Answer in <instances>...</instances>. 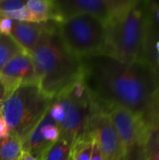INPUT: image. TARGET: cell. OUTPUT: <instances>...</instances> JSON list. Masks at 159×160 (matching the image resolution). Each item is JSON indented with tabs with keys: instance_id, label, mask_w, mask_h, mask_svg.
Masks as SVG:
<instances>
[{
	"instance_id": "6da1fadb",
	"label": "cell",
	"mask_w": 159,
	"mask_h": 160,
	"mask_svg": "<svg viewBox=\"0 0 159 160\" xmlns=\"http://www.w3.org/2000/svg\"><path fill=\"white\" fill-rule=\"evenodd\" d=\"M82 81L101 110L125 109L147 127L159 118V74L146 61L126 63L99 54L81 58Z\"/></svg>"
},
{
	"instance_id": "7a4b0ae2",
	"label": "cell",
	"mask_w": 159,
	"mask_h": 160,
	"mask_svg": "<svg viewBox=\"0 0 159 160\" xmlns=\"http://www.w3.org/2000/svg\"><path fill=\"white\" fill-rule=\"evenodd\" d=\"M29 54L34 64L38 87L52 99L82 80L81 58L66 47L58 34L55 22Z\"/></svg>"
},
{
	"instance_id": "3957f363",
	"label": "cell",
	"mask_w": 159,
	"mask_h": 160,
	"mask_svg": "<svg viewBox=\"0 0 159 160\" xmlns=\"http://www.w3.org/2000/svg\"><path fill=\"white\" fill-rule=\"evenodd\" d=\"M106 33L104 55L126 63L146 61L150 34L149 1L133 0L106 25Z\"/></svg>"
},
{
	"instance_id": "277c9868",
	"label": "cell",
	"mask_w": 159,
	"mask_h": 160,
	"mask_svg": "<svg viewBox=\"0 0 159 160\" xmlns=\"http://www.w3.org/2000/svg\"><path fill=\"white\" fill-rule=\"evenodd\" d=\"M52 100L37 84L17 87L3 100L1 113L10 129V134L22 142L46 113Z\"/></svg>"
},
{
	"instance_id": "5b68a950",
	"label": "cell",
	"mask_w": 159,
	"mask_h": 160,
	"mask_svg": "<svg viewBox=\"0 0 159 160\" xmlns=\"http://www.w3.org/2000/svg\"><path fill=\"white\" fill-rule=\"evenodd\" d=\"M66 47L79 58L105 53L106 25L97 18L82 14L56 22Z\"/></svg>"
},
{
	"instance_id": "8992f818",
	"label": "cell",
	"mask_w": 159,
	"mask_h": 160,
	"mask_svg": "<svg viewBox=\"0 0 159 160\" xmlns=\"http://www.w3.org/2000/svg\"><path fill=\"white\" fill-rule=\"evenodd\" d=\"M94 105L82 106L65 94L55 98L50 105L48 112L60 130V138L72 148L78 142L87 138L89 118Z\"/></svg>"
},
{
	"instance_id": "52a82bcc",
	"label": "cell",
	"mask_w": 159,
	"mask_h": 160,
	"mask_svg": "<svg viewBox=\"0 0 159 160\" xmlns=\"http://www.w3.org/2000/svg\"><path fill=\"white\" fill-rule=\"evenodd\" d=\"M104 112L108 113L117 134L124 160H143L148 127L125 109L111 107Z\"/></svg>"
},
{
	"instance_id": "ba28073f",
	"label": "cell",
	"mask_w": 159,
	"mask_h": 160,
	"mask_svg": "<svg viewBox=\"0 0 159 160\" xmlns=\"http://www.w3.org/2000/svg\"><path fill=\"white\" fill-rule=\"evenodd\" d=\"M133 0H56V22L76 15H91L107 25Z\"/></svg>"
},
{
	"instance_id": "9c48e42d",
	"label": "cell",
	"mask_w": 159,
	"mask_h": 160,
	"mask_svg": "<svg viewBox=\"0 0 159 160\" xmlns=\"http://www.w3.org/2000/svg\"><path fill=\"white\" fill-rule=\"evenodd\" d=\"M87 136L97 142L104 160H124L120 142L108 113L96 104L89 118Z\"/></svg>"
},
{
	"instance_id": "30bf717a",
	"label": "cell",
	"mask_w": 159,
	"mask_h": 160,
	"mask_svg": "<svg viewBox=\"0 0 159 160\" xmlns=\"http://www.w3.org/2000/svg\"><path fill=\"white\" fill-rule=\"evenodd\" d=\"M7 90V97L23 84H37V79L31 56L22 51L13 56L0 72Z\"/></svg>"
},
{
	"instance_id": "8fae6325",
	"label": "cell",
	"mask_w": 159,
	"mask_h": 160,
	"mask_svg": "<svg viewBox=\"0 0 159 160\" xmlns=\"http://www.w3.org/2000/svg\"><path fill=\"white\" fill-rule=\"evenodd\" d=\"M54 22H26L13 21L9 36L27 53H30L38 44L44 34Z\"/></svg>"
},
{
	"instance_id": "7c38bea8",
	"label": "cell",
	"mask_w": 159,
	"mask_h": 160,
	"mask_svg": "<svg viewBox=\"0 0 159 160\" xmlns=\"http://www.w3.org/2000/svg\"><path fill=\"white\" fill-rule=\"evenodd\" d=\"M27 8L37 18L38 22L53 21L56 22V11L52 0H29L26 2Z\"/></svg>"
},
{
	"instance_id": "4fadbf2b",
	"label": "cell",
	"mask_w": 159,
	"mask_h": 160,
	"mask_svg": "<svg viewBox=\"0 0 159 160\" xmlns=\"http://www.w3.org/2000/svg\"><path fill=\"white\" fill-rule=\"evenodd\" d=\"M143 160H159V118L148 126Z\"/></svg>"
},
{
	"instance_id": "5bb4252c",
	"label": "cell",
	"mask_w": 159,
	"mask_h": 160,
	"mask_svg": "<svg viewBox=\"0 0 159 160\" xmlns=\"http://www.w3.org/2000/svg\"><path fill=\"white\" fill-rule=\"evenodd\" d=\"M22 143L13 135L0 140V160H20L22 155Z\"/></svg>"
},
{
	"instance_id": "9a60e30c",
	"label": "cell",
	"mask_w": 159,
	"mask_h": 160,
	"mask_svg": "<svg viewBox=\"0 0 159 160\" xmlns=\"http://www.w3.org/2000/svg\"><path fill=\"white\" fill-rule=\"evenodd\" d=\"M72 158V146L59 138L43 154L41 160H70Z\"/></svg>"
},
{
	"instance_id": "2e32d148",
	"label": "cell",
	"mask_w": 159,
	"mask_h": 160,
	"mask_svg": "<svg viewBox=\"0 0 159 160\" xmlns=\"http://www.w3.org/2000/svg\"><path fill=\"white\" fill-rule=\"evenodd\" d=\"M23 50L11 38L10 36L0 35V72L6 64Z\"/></svg>"
},
{
	"instance_id": "e0dca14e",
	"label": "cell",
	"mask_w": 159,
	"mask_h": 160,
	"mask_svg": "<svg viewBox=\"0 0 159 160\" xmlns=\"http://www.w3.org/2000/svg\"><path fill=\"white\" fill-rule=\"evenodd\" d=\"M12 23H13L12 20H10L8 18L1 17L0 18V35L9 36L10 30L12 27Z\"/></svg>"
},
{
	"instance_id": "ac0fdd59",
	"label": "cell",
	"mask_w": 159,
	"mask_h": 160,
	"mask_svg": "<svg viewBox=\"0 0 159 160\" xmlns=\"http://www.w3.org/2000/svg\"><path fill=\"white\" fill-rule=\"evenodd\" d=\"M9 135H10V129H9L6 120L2 116V114H0V140L7 138Z\"/></svg>"
},
{
	"instance_id": "d6986e66",
	"label": "cell",
	"mask_w": 159,
	"mask_h": 160,
	"mask_svg": "<svg viewBox=\"0 0 159 160\" xmlns=\"http://www.w3.org/2000/svg\"><path fill=\"white\" fill-rule=\"evenodd\" d=\"M88 137H90V136H88ZM90 160H104L103 157H102V154H101V151H100L97 142L94 139H93V151H92V156H91V159Z\"/></svg>"
},
{
	"instance_id": "ffe728a7",
	"label": "cell",
	"mask_w": 159,
	"mask_h": 160,
	"mask_svg": "<svg viewBox=\"0 0 159 160\" xmlns=\"http://www.w3.org/2000/svg\"><path fill=\"white\" fill-rule=\"evenodd\" d=\"M7 98V90H6V86L4 84L3 79L0 76V99L4 100Z\"/></svg>"
},
{
	"instance_id": "44dd1931",
	"label": "cell",
	"mask_w": 159,
	"mask_h": 160,
	"mask_svg": "<svg viewBox=\"0 0 159 160\" xmlns=\"http://www.w3.org/2000/svg\"><path fill=\"white\" fill-rule=\"evenodd\" d=\"M20 160H40V159H37V158H34L33 156H31L30 154H28V153H26V152H22V157H21V158Z\"/></svg>"
},
{
	"instance_id": "7402d4cb",
	"label": "cell",
	"mask_w": 159,
	"mask_h": 160,
	"mask_svg": "<svg viewBox=\"0 0 159 160\" xmlns=\"http://www.w3.org/2000/svg\"><path fill=\"white\" fill-rule=\"evenodd\" d=\"M2 108H3V100L0 99V114L2 113Z\"/></svg>"
},
{
	"instance_id": "603a6c76",
	"label": "cell",
	"mask_w": 159,
	"mask_h": 160,
	"mask_svg": "<svg viewBox=\"0 0 159 160\" xmlns=\"http://www.w3.org/2000/svg\"><path fill=\"white\" fill-rule=\"evenodd\" d=\"M158 112H159V96H158Z\"/></svg>"
},
{
	"instance_id": "cb8c5ba5",
	"label": "cell",
	"mask_w": 159,
	"mask_h": 160,
	"mask_svg": "<svg viewBox=\"0 0 159 160\" xmlns=\"http://www.w3.org/2000/svg\"><path fill=\"white\" fill-rule=\"evenodd\" d=\"M70 160H73V159H72V158H71V159H70Z\"/></svg>"
},
{
	"instance_id": "d4e9b609",
	"label": "cell",
	"mask_w": 159,
	"mask_h": 160,
	"mask_svg": "<svg viewBox=\"0 0 159 160\" xmlns=\"http://www.w3.org/2000/svg\"><path fill=\"white\" fill-rule=\"evenodd\" d=\"M0 1H1V0H0Z\"/></svg>"
}]
</instances>
